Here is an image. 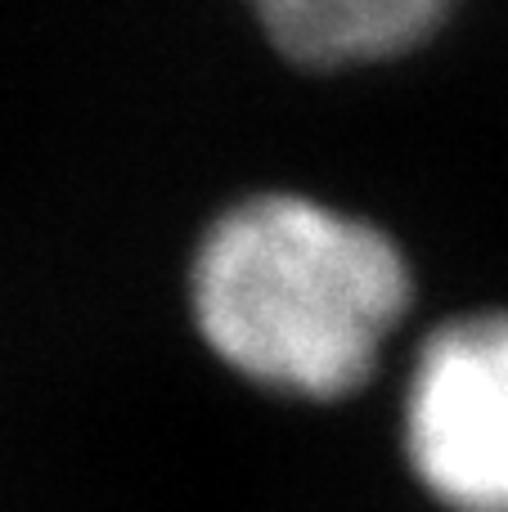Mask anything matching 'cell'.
Listing matches in <instances>:
<instances>
[{"instance_id": "1", "label": "cell", "mask_w": 508, "mask_h": 512, "mask_svg": "<svg viewBox=\"0 0 508 512\" xmlns=\"http://www.w3.org/2000/svg\"><path fill=\"white\" fill-rule=\"evenodd\" d=\"M410 297V265L378 225L306 194L225 207L189 270L194 324L216 360L302 400L365 387Z\"/></svg>"}, {"instance_id": "2", "label": "cell", "mask_w": 508, "mask_h": 512, "mask_svg": "<svg viewBox=\"0 0 508 512\" xmlns=\"http://www.w3.org/2000/svg\"><path fill=\"white\" fill-rule=\"evenodd\" d=\"M405 459L450 512H508V310L423 337L405 382Z\"/></svg>"}, {"instance_id": "3", "label": "cell", "mask_w": 508, "mask_h": 512, "mask_svg": "<svg viewBox=\"0 0 508 512\" xmlns=\"http://www.w3.org/2000/svg\"><path fill=\"white\" fill-rule=\"evenodd\" d=\"M279 54L306 68H351L405 54L455 0H248Z\"/></svg>"}]
</instances>
